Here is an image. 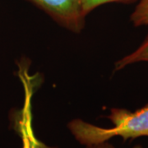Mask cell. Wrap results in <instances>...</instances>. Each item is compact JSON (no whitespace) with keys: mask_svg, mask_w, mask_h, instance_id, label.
<instances>
[{"mask_svg":"<svg viewBox=\"0 0 148 148\" xmlns=\"http://www.w3.org/2000/svg\"><path fill=\"white\" fill-rule=\"evenodd\" d=\"M61 27L75 33L84 28L86 16L82 0H28Z\"/></svg>","mask_w":148,"mask_h":148,"instance_id":"obj_3","label":"cell"},{"mask_svg":"<svg viewBox=\"0 0 148 148\" xmlns=\"http://www.w3.org/2000/svg\"><path fill=\"white\" fill-rule=\"evenodd\" d=\"M133 148H143L142 146H140V145H137V146H135Z\"/></svg>","mask_w":148,"mask_h":148,"instance_id":"obj_8","label":"cell"},{"mask_svg":"<svg viewBox=\"0 0 148 148\" xmlns=\"http://www.w3.org/2000/svg\"><path fill=\"white\" fill-rule=\"evenodd\" d=\"M86 148H114V147L108 142H104V143L86 146Z\"/></svg>","mask_w":148,"mask_h":148,"instance_id":"obj_7","label":"cell"},{"mask_svg":"<svg viewBox=\"0 0 148 148\" xmlns=\"http://www.w3.org/2000/svg\"><path fill=\"white\" fill-rule=\"evenodd\" d=\"M108 119L113 127H98L78 119L69 122L68 127L76 140L85 146L108 142L114 137H120L123 141L148 137V105L135 112L114 108Z\"/></svg>","mask_w":148,"mask_h":148,"instance_id":"obj_1","label":"cell"},{"mask_svg":"<svg viewBox=\"0 0 148 148\" xmlns=\"http://www.w3.org/2000/svg\"><path fill=\"white\" fill-rule=\"evenodd\" d=\"M130 20L135 27L148 25V0H139L135 10L131 14Z\"/></svg>","mask_w":148,"mask_h":148,"instance_id":"obj_5","label":"cell"},{"mask_svg":"<svg viewBox=\"0 0 148 148\" xmlns=\"http://www.w3.org/2000/svg\"><path fill=\"white\" fill-rule=\"evenodd\" d=\"M30 61L22 58L17 62V76L24 89V104L22 108L11 113L12 128L21 138L22 148H58L49 147L36 138L33 129L32 98L40 82L39 75H31Z\"/></svg>","mask_w":148,"mask_h":148,"instance_id":"obj_2","label":"cell"},{"mask_svg":"<svg viewBox=\"0 0 148 148\" xmlns=\"http://www.w3.org/2000/svg\"><path fill=\"white\" fill-rule=\"evenodd\" d=\"M134 1L136 0H82V8L84 15L86 16L94 9L106 3H129Z\"/></svg>","mask_w":148,"mask_h":148,"instance_id":"obj_6","label":"cell"},{"mask_svg":"<svg viewBox=\"0 0 148 148\" xmlns=\"http://www.w3.org/2000/svg\"><path fill=\"white\" fill-rule=\"evenodd\" d=\"M139 62H148V36L134 52L116 62L115 70H121L130 64Z\"/></svg>","mask_w":148,"mask_h":148,"instance_id":"obj_4","label":"cell"}]
</instances>
